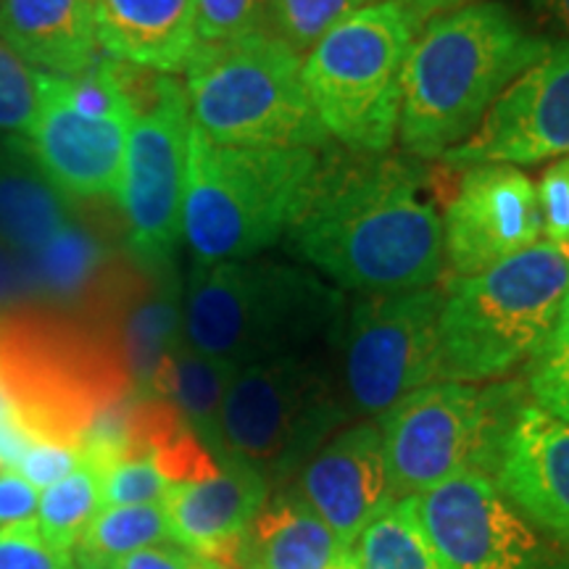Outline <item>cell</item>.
<instances>
[{
	"label": "cell",
	"mask_w": 569,
	"mask_h": 569,
	"mask_svg": "<svg viewBox=\"0 0 569 569\" xmlns=\"http://www.w3.org/2000/svg\"><path fill=\"white\" fill-rule=\"evenodd\" d=\"M417 159L351 153L325 161L290 227V251L359 296L436 288L446 272L443 219Z\"/></svg>",
	"instance_id": "1"
},
{
	"label": "cell",
	"mask_w": 569,
	"mask_h": 569,
	"mask_svg": "<svg viewBox=\"0 0 569 569\" xmlns=\"http://www.w3.org/2000/svg\"><path fill=\"white\" fill-rule=\"evenodd\" d=\"M551 48L496 0L425 21L403 69L398 140L417 161H440L478 130L501 92Z\"/></svg>",
	"instance_id": "2"
},
{
	"label": "cell",
	"mask_w": 569,
	"mask_h": 569,
	"mask_svg": "<svg viewBox=\"0 0 569 569\" xmlns=\"http://www.w3.org/2000/svg\"><path fill=\"white\" fill-rule=\"evenodd\" d=\"M343 290L277 259L198 264L182 301V340L193 351L248 367L336 343Z\"/></svg>",
	"instance_id": "3"
},
{
	"label": "cell",
	"mask_w": 569,
	"mask_h": 569,
	"mask_svg": "<svg viewBox=\"0 0 569 569\" xmlns=\"http://www.w3.org/2000/svg\"><path fill=\"white\" fill-rule=\"evenodd\" d=\"M0 388L34 440L77 448L98 409L132 393L122 356L101 327L40 301L0 315Z\"/></svg>",
	"instance_id": "4"
},
{
	"label": "cell",
	"mask_w": 569,
	"mask_h": 569,
	"mask_svg": "<svg viewBox=\"0 0 569 569\" xmlns=\"http://www.w3.org/2000/svg\"><path fill=\"white\" fill-rule=\"evenodd\" d=\"M322 156L309 148L213 146L190 124L182 238L198 264L253 259L290 232Z\"/></svg>",
	"instance_id": "5"
},
{
	"label": "cell",
	"mask_w": 569,
	"mask_h": 569,
	"mask_svg": "<svg viewBox=\"0 0 569 569\" xmlns=\"http://www.w3.org/2000/svg\"><path fill=\"white\" fill-rule=\"evenodd\" d=\"M569 293V251L538 240L472 277H453L438 319V380L493 382L528 365Z\"/></svg>",
	"instance_id": "6"
},
{
	"label": "cell",
	"mask_w": 569,
	"mask_h": 569,
	"mask_svg": "<svg viewBox=\"0 0 569 569\" xmlns=\"http://www.w3.org/2000/svg\"><path fill=\"white\" fill-rule=\"evenodd\" d=\"M303 59L272 32L198 46L184 67L190 124L213 146H330L306 96Z\"/></svg>",
	"instance_id": "7"
},
{
	"label": "cell",
	"mask_w": 569,
	"mask_h": 569,
	"mask_svg": "<svg viewBox=\"0 0 569 569\" xmlns=\"http://www.w3.org/2000/svg\"><path fill=\"white\" fill-rule=\"evenodd\" d=\"M422 21L377 0L338 21L303 56V88L327 138L351 153H386L398 138L403 69Z\"/></svg>",
	"instance_id": "8"
},
{
	"label": "cell",
	"mask_w": 569,
	"mask_h": 569,
	"mask_svg": "<svg viewBox=\"0 0 569 569\" xmlns=\"http://www.w3.org/2000/svg\"><path fill=\"white\" fill-rule=\"evenodd\" d=\"M528 398L519 380H436L403 396L377 419L393 496H419L465 472L493 478L503 438Z\"/></svg>",
	"instance_id": "9"
},
{
	"label": "cell",
	"mask_w": 569,
	"mask_h": 569,
	"mask_svg": "<svg viewBox=\"0 0 569 569\" xmlns=\"http://www.w3.org/2000/svg\"><path fill=\"white\" fill-rule=\"evenodd\" d=\"M343 417L322 351L277 356L232 375L219 436L227 457L269 482L301 467Z\"/></svg>",
	"instance_id": "10"
},
{
	"label": "cell",
	"mask_w": 569,
	"mask_h": 569,
	"mask_svg": "<svg viewBox=\"0 0 569 569\" xmlns=\"http://www.w3.org/2000/svg\"><path fill=\"white\" fill-rule=\"evenodd\" d=\"M440 309V288L356 298L332 343L346 417L380 419L411 390L438 380Z\"/></svg>",
	"instance_id": "11"
},
{
	"label": "cell",
	"mask_w": 569,
	"mask_h": 569,
	"mask_svg": "<svg viewBox=\"0 0 569 569\" xmlns=\"http://www.w3.org/2000/svg\"><path fill=\"white\" fill-rule=\"evenodd\" d=\"M190 109L184 84L161 74L153 103L134 113L127 132L117 201L140 267L163 269L182 238L184 163Z\"/></svg>",
	"instance_id": "12"
},
{
	"label": "cell",
	"mask_w": 569,
	"mask_h": 569,
	"mask_svg": "<svg viewBox=\"0 0 569 569\" xmlns=\"http://www.w3.org/2000/svg\"><path fill=\"white\" fill-rule=\"evenodd\" d=\"M415 503L448 569H569L565 546L540 532L488 475H457Z\"/></svg>",
	"instance_id": "13"
},
{
	"label": "cell",
	"mask_w": 569,
	"mask_h": 569,
	"mask_svg": "<svg viewBox=\"0 0 569 569\" xmlns=\"http://www.w3.org/2000/svg\"><path fill=\"white\" fill-rule=\"evenodd\" d=\"M569 156V42H551L490 106L478 130L448 151V167L538 163Z\"/></svg>",
	"instance_id": "14"
},
{
	"label": "cell",
	"mask_w": 569,
	"mask_h": 569,
	"mask_svg": "<svg viewBox=\"0 0 569 569\" xmlns=\"http://www.w3.org/2000/svg\"><path fill=\"white\" fill-rule=\"evenodd\" d=\"M440 219L446 261L457 277L486 272L543 234L536 182L511 163L467 167Z\"/></svg>",
	"instance_id": "15"
},
{
	"label": "cell",
	"mask_w": 569,
	"mask_h": 569,
	"mask_svg": "<svg viewBox=\"0 0 569 569\" xmlns=\"http://www.w3.org/2000/svg\"><path fill=\"white\" fill-rule=\"evenodd\" d=\"M32 122L27 127V151L48 182L74 201L117 198L132 122L90 119L63 101L53 74L34 71Z\"/></svg>",
	"instance_id": "16"
},
{
	"label": "cell",
	"mask_w": 569,
	"mask_h": 569,
	"mask_svg": "<svg viewBox=\"0 0 569 569\" xmlns=\"http://www.w3.org/2000/svg\"><path fill=\"white\" fill-rule=\"evenodd\" d=\"M293 493L351 551L361 532L398 501L377 422H356L332 432L298 467Z\"/></svg>",
	"instance_id": "17"
},
{
	"label": "cell",
	"mask_w": 569,
	"mask_h": 569,
	"mask_svg": "<svg viewBox=\"0 0 569 569\" xmlns=\"http://www.w3.org/2000/svg\"><path fill=\"white\" fill-rule=\"evenodd\" d=\"M498 490L569 551V422L530 398L517 411L498 453Z\"/></svg>",
	"instance_id": "18"
},
{
	"label": "cell",
	"mask_w": 569,
	"mask_h": 569,
	"mask_svg": "<svg viewBox=\"0 0 569 569\" xmlns=\"http://www.w3.org/2000/svg\"><path fill=\"white\" fill-rule=\"evenodd\" d=\"M269 501V482L230 457L211 478L180 482L163 498L172 540L198 559L232 569L243 557L248 530Z\"/></svg>",
	"instance_id": "19"
},
{
	"label": "cell",
	"mask_w": 569,
	"mask_h": 569,
	"mask_svg": "<svg viewBox=\"0 0 569 569\" xmlns=\"http://www.w3.org/2000/svg\"><path fill=\"white\" fill-rule=\"evenodd\" d=\"M98 46L132 67L177 74L193 59L196 0H92Z\"/></svg>",
	"instance_id": "20"
},
{
	"label": "cell",
	"mask_w": 569,
	"mask_h": 569,
	"mask_svg": "<svg viewBox=\"0 0 569 569\" xmlns=\"http://www.w3.org/2000/svg\"><path fill=\"white\" fill-rule=\"evenodd\" d=\"M0 40L56 77H80L101 56L92 0H0Z\"/></svg>",
	"instance_id": "21"
},
{
	"label": "cell",
	"mask_w": 569,
	"mask_h": 569,
	"mask_svg": "<svg viewBox=\"0 0 569 569\" xmlns=\"http://www.w3.org/2000/svg\"><path fill=\"white\" fill-rule=\"evenodd\" d=\"M243 553L251 569H336L351 551L293 490H284L253 519Z\"/></svg>",
	"instance_id": "22"
},
{
	"label": "cell",
	"mask_w": 569,
	"mask_h": 569,
	"mask_svg": "<svg viewBox=\"0 0 569 569\" xmlns=\"http://www.w3.org/2000/svg\"><path fill=\"white\" fill-rule=\"evenodd\" d=\"M67 222V196L42 177L24 140H6L0 156V243L19 256H32Z\"/></svg>",
	"instance_id": "23"
},
{
	"label": "cell",
	"mask_w": 569,
	"mask_h": 569,
	"mask_svg": "<svg viewBox=\"0 0 569 569\" xmlns=\"http://www.w3.org/2000/svg\"><path fill=\"white\" fill-rule=\"evenodd\" d=\"M234 372L238 367L198 353L180 340L163 356L151 382V393H148L172 403L184 425L203 440L219 461L230 459L224 453L222 436H219V415H222L224 393Z\"/></svg>",
	"instance_id": "24"
},
{
	"label": "cell",
	"mask_w": 569,
	"mask_h": 569,
	"mask_svg": "<svg viewBox=\"0 0 569 569\" xmlns=\"http://www.w3.org/2000/svg\"><path fill=\"white\" fill-rule=\"evenodd\" d=\"M30 290L40 303L80 309L98 277L111 264L109 248L88 224L69 222L38 253L21 256Z\"/></svg>",
	"instance_id": "25"
},
{
	"label": "cell",
	"mask_w": 569,
	"mask_h": 569,
	"mask_svg": "<svg viewBox=\"0 0 569 569\" xmlns=\"http://www.w3.org/2000/svg\"><path fill=\"white\" fill-rule=\"evenodd\" d=\"M356 569H448L422 519L415 496L398 498L353 543Z\"/></svg>",
	"instance_id": "26"
},
{
	"label": "cell",
	"mask_w": 569,
	"mask_h": 569,
	"mask_svg": "<svg viewBox=\"0 0 569 569\" xmlns=\"http://www.w3.org/2000/svg\"><path fill=\"white\" fill-rule=\"evenodd\" d=\"M163 543L174 540L161 503L103 507L77 543V569H101L106 561Z\"/></svg>",
	"instance_id": "27"
},
{
	"label": "cell",
	"mask_w": 569,
	"mask_h": 569,
	"mask_svg": "<svg viewBox=\"0 0 569 569\" xmlns=\"http://www.w3.org/2000/svg\"><path fill=\"white\" fill-rule=\"evenodd\" d=\"M103 509L101 467L82 459L74 472L46 488L38 503V528L56 549L74 553L88 525Z\"/></svg>",
	"instance_id": "28"
},
{
	"label": "cell",
	"mask_w": 569,
	"mask_h": 569,
	"mask_svg": "<svg viewBox=\"0 0 569 569\" xmlns=\"http://www.w3.org/2000/svg\"><path fill=\"white\" fill-rule=\"evenodd\" d=\"M525 388L532 403L569 422V293L549 338L525 365Z\"/></svg>",
	"instance_id": "29"
},
{
	"label": "cell",
	"mask_w": 569,
	"mask_h": 569,
	"mask_svg": "<svg viewBox=\"0 0 569 569\" xmlns=\"http://www.w3.org/2000/svg\"><path fill=\"white\" fill-rule=\"evenodd\" d=\"M369 3L377 0H272V34L303 59L338 21Z\"/></svg>",
	"instance_id": "30"
},
{
	"label": "cell",
	"mask_w": 569,
	"mask_h": 569,
	"mask_svg": "<svg viewBox=\"0 0 569 569\" xmlns=\"http://www.w3.org/2000/svg\"><path fill=\"white\" fill-rule=\"evenodd\" d=\"M272 32V0H196L198 46Z\"/></svg>",
	"instance_id": "31"
},
{
	"label": "cell",
	"mask_w": 569,
	"mask_h": 569,
	"mask_svg": "<svg viewBox=\"0 0 569 569\" xmlns=\"http://www.w3.org/2000/svg\"><path fill=\"white\" fill-rule=\"evenodd\" d=\"M169 482L148 453H130L117 459L101 472L103 507H138V503H163Z\"/></svg>",
	"instance_id": "32"
},
{
	"label": "cell",
	"mask_w": 569,
	"mask_h": 569,
	"mask_svg": "<svg viewBox=\"0 0 569 569\" xmlns=\"http://www.w3.org/2000/svg\"><path fill=\"white\" fill-rule=\"evenodd\" d=\"M34 103V69L27 67L17 53L0 40V132L24 138L32 122Z\"/></svg>",
	"instance_id": "33"
},
{
	"label": "cell",
	"mask_w": 569,
	"mask_h": 569,
	"mask_svg": "<svg viewBox=\"0 0 569 569\" xmlns=\"http://www.w3.org/2000/svg\"><path fill=\"white\" fill-rule=\"evenodd\" d=\"M0 569H74V553L56 549L32 517L0 528Z\"/></svg>",
	"instance_id": "34"
},
{
	"label": "cell",
	"mask_w": 569,
	"mask_h": 569,
	"mask_svg": "<svg viewBox=\"0 0 569 569\" xmlns=\"http://www.w3.org/2000/svg\"><path fill=\"white\" fill-rule=\"evenodd\" d=\"M80 461L82 453L77 446L59 443V440H34V443L27 448L24 457L19 459L13 472H19L21 478L38 490H46L67 478L69 472H74Z\"/></svg>",
	"instance_id": "35"
},
{
	"label": "cell",
	"mask_w": 569,
	"mask_h": 569,
	"mask_svg": "<svg viewBox=\"0 0 569 569\" xmlns=\"http://www.w3.org/2000/svg\"><path fill=\"white\" fill-rule=\"evenodd\" d=\"M538 206L546 240L569 243V156H561L546 169L538 184Z\"/></svg>",
	"instance_id": "36"
},
{
	"label": "cell",
	"mask_w": 569,
	"mask_h": 569,
	"mask_svg": "<svg viewBox=\"0 0 569 569\" xmlns=\"http://www.w3.org/2000/svg\"><path fill=\"white\" fill-rule=\"evenodd\" d=\"M40 490L13 469H0V528L38 515Z\"/></svg>",
	"instance_id": "37"
},
{
	"label": "cell",
	"mask_w": 569,
	"mask_h": 569,
	"mask_svg": "<svg viewBox=\"0 0 569 569\" xmlns=\"http://www.w3.org/2000/svg\"><path fill=\"white\" fill-rule=\"evenodd\" d=\"M101 569H209V561L198 559L196 553L184 551L180 546L163 543L106 561Z\"/></svg>",
	"instance_id": "38"
},
{
	"label": "cell",
	"mask_w": 569,
	"mask_h": 569,
	"mask_svg": "<svg viewBox=\"0 0 569 569\" xmlns=\"http://www.w3.org/2000/svg\"><path fill=\"white\" fill-rule=\"evenodd\" d=\"M30 301L32 290L24 272V261H21L19 253L0 243V315Z\"/></svg>",
	"instance_id": "39"
},
{
	"label": "cell",
	"mask_w": 569,
	"mask_h": 569,
	"mask_svg": "<svg viewBox=\"0 0 569 569\" xmlns=\"http://www.w3.org/2000/svg\"><path fill=\"white\" fill-rule=\"evenodd\" d=\"M34 443V438L24 430V425L17 417L9 415L0 419V467L17 469L19 459L24 457L27 448Z\"/></svg>",
	"instance_id": "40"
},
{
	"label": "cell",
	"mask_w": 569,
	"mask_h": 569,
	"mask_svg": "<svg viewBox=\"0 0 569 569\" xmlns=\"http://www.w3.org/2000/svg\"><path fill=\"white\" fill-rule=\"evenodd\" d=\"M396 3H401L403 9L415 13V17L425 24V21L436 19L440 13L465 9V6L472 3H482V0H396Z\"/></svg>",
	"instance_id": "41"
},
{
	"label": "cell",
	"mask_w": 569,
	"mask_h": 569,
	"mask_svg": "<svg viewBox=\"0 0 569 569\" xmlns=\"http://www.w3.org/2000/svg\"><path fill=\"white\" fill-rule=\"evenodd\" d=\"M536 13L569 42V0H532Z\"/></svg>",
	"instance_id": "42"
},
{
	"label": "cell",
	"mask_w": 569,
	"mask_h": 569,
	"mask_svg": "<svg viewBox=\"0 0 569 569\" xmlns=\"http://www.w3.org/2000/svg\"><path fill=\"white\" fill-rule=\"evenodd\" d=\"M9 415H11V403H9V398H6L3 388H0V419L9 417Z\"/></svg>",
	"instance_id": "43"
},
{
	"label": "cell",
	"mask_w": 569,
	"mask_h": 569,
	"mask_svg": "<svg viewBox=\"0 0 569 569\" xmlns=\"http://www.w3.org/2000/svg\"><path fill=\"white\" fill-rule=\"evenodd\" d=\"M336 569H356V561H353V553H348V557L340 561Z\"/></svg>",
	"instance_id": "44"
},
{
	"label": "cell",
	"mask_w": 569,
	"mask_h": 569,
	"mask_svg": "<svg viewBox=\"0 0 569 569\" xmlns=\"http://www.w3.org/2000/svg\"><path fill=\"white\" fill-rule=\"evenodd\" d=\"M3 146H6V140H0V156H3Z\"/></svg>",
	"instance_id": "45"
},
{
	"label": "cell",
	"mask_w": 569,
	"mask_h": 569,
	"mask_svg": "<svg viewBox=\"0 0 569 569\" xmlns=\"http://www.w3.org/2000/svg\"><path fill=\"white\" fill-rule=\"evenodd\" d=\"M209 569H224V567H217V565H211V561H209Z\"/></svg>",
	"instance_id": "46"
},
{
	"label": "cell",
	"mask_w": 569,
	"mask_h": 569,
	"mask_svg": "<svg viewBox=\"0 0 569 569\" xmlns=\"http://www.w3.org/2000/svg\"><path fill=\"white\" fill-rule=\"evenodd\" d=\"M565 248H567V251H569V243H567V246H565Z\"/></svg>",
	"instance_id": "47"
},
{
	"label": "cell",
	"mask_w": 569,
	"mask_h": 569,
	"mask_svg": "<svg viewBox=\"0 0 569 569\" xmlns=\"http://www.w3.org/2000/svg\"><path fill=\"white\" fill-rule=\"evenodd\" d=\"M74 569H77V567H74Z\"/></svg>",
	"instance_id": "48"
}]
</instances>
